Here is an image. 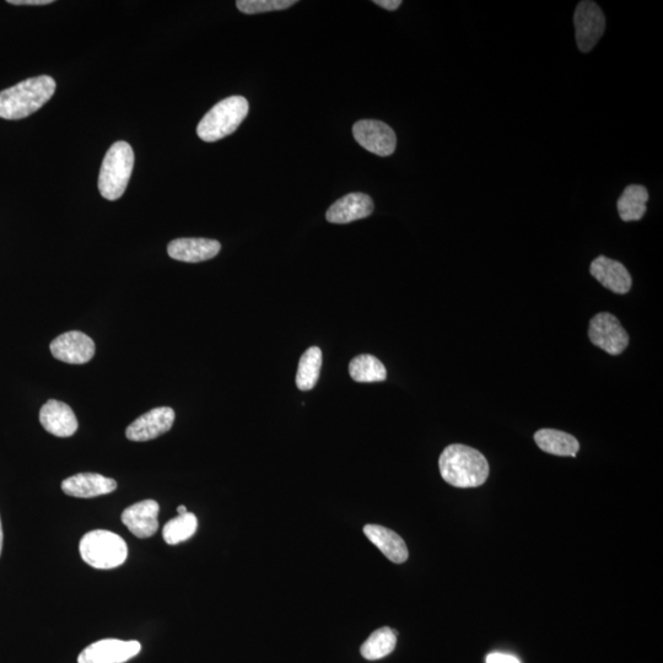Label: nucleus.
<instances>
[{"mask_svg": "<svg viewBox=\"0 0 663 663\" xmlns=\"http://www.w3.org/2000/svg\"><path fill=\"white\" fill-rule=\"evenodd\" d=\"M175 411L170 407L154 408L134 420L126 430L128 440L144 442L159 438L170 431L175 423Z\"/></svg>", "mask_w": 663, "mask_h": 663, "instance_id": "11", "label": "nucleus"}, {"mask_svg": "<svg viewBox=\"0 0 663 663\" xmlns=\"http://www.w3.org/2000/svg\"><path fill=\"white\" fill-rule=\"evenodd\" d=\"M220 250V242L209 239H176L167 246V253L172 260L186 263L212 260Z\"/></svg>", "mask_w": 663, "mask_h": 663, "instance_id": "17", "label": "nucleus"}, {"mask_svg": "<svg viewBox=\"0 0 663 663\" xmlns=\"http://www.w3.org/2000/svg\"><path fill=\"white\" fill-rule=\"evenodd\" d=\"M374 3L376 5H379V7L381 8L390 10V12H393V10L400 8L402 5L401 0H375Z\"/></svg>", "mask_w": 663, "mask_h": 663, "instance_id": "27", "label": "nucleus"}, {"mask_svg": "<svg viewBox=\"0 0 663 663\" xmlns=\"http://www.w3.org/2000/svg\"><path fill=\"white\" fill-rule=\"evenodd\" d=\"M159 510L155 500L140 501L123 511V525L138 538L152 537L159 530Z\"/></svg>", "mask_w": 663, "mask_h": 663, "instance_id": "12", "label": "nucleus"}, {"mask_svg": "<svg viewBox=\"0 0 663 663\" xmlns=\"http://www.w3.org/2000/svg\"><path fill=\"white\" fill-rule=\"evenodd\" d=\"M648 202L649 192L644 186H628L617 202L619 217L623 221H639L643 219Z\"/></svg>", "mask_w": 663, "mask_h": 663, "instance_id": "20", "label": "nucleus"}, {"mask_svg": "<svg viewBox=\"0 0 663 663\" xmlns=\"http://www.w3.org/2000/svg\"><path fill=\"white\" fill-rule=\"evenodd\" d=\"M296 3L295 0H239L236 7L244 14L253 15L288 9Z\"/></svg>", "mask_w": 663, "mask_h": 663, "instance_id": "25", "label": "nucleus"}, {"mask_svg": "<svg viewBox=\"0 0 663 663\" xmlns=\"http://www.w3.org/2000/svg\"><path fill=\"white\" fill-rule=\"evenodd\" d=\"M3 526H2V520H0V554H2V549H3Z\"/></svg>", "mask_w": 663, "mask_h": 663, "instance_id": "29", "label": "nucleus"}, {"mask_svg": "<svg viewBox=\"0 0 663 663\" xmlns=\"http://www.w3.org/2000/svg\"><path fill=\"white\" fill-rule=\"evenodd\" d=\"M134 167V152L127 142H116L106 153L99 176V191L107 201L125 194Z\"/></svg>", "mask_w": 663, "mask_h": 663, "instance_id": "3", "label": "nucleus"}, {"mask_svg": "<svg viewBox=\"0 0 663 663\" xmlns=\"http://www.w3.org/2000/svg\"><path fill=\"white\" fill-rule=\"evenodd\" d=\"M177 511H179V515H185L188 512L186 506L183 505L179 506V509H177Z\"/></svg>", "mask_w": 663, "mask_h": 663, "instance_id": "30", "label": "nucleus"}, {"mask_svg": "<svg viewBox=\"0 0 663 663\" xmlns=\"http://www.w3.org/2000/svg\"><path fill=\"white\" fill-rule=\"evenodd\" d=\"M80 555L95 569H115L126 563L128 548L116 533L96 530L86 533L80 541Z\"/></svg>", "mask_w": 663, "mask_h": 663, "instance_id": "5", "label": "nucleus"}, {"mask_svg": "<svg viewBox=\"0 0 663 663\" xmlns=\"http://www.w3.org/2000/svg\"><path fill=\"white\" fill-rule=\"evenodd\" d=\"M249 101L244 96H231L215 105L197 127L203 142L214 143L233 134L249 113Z\"/></svg>", "mask_w": 663, "mask_h": 663, "instance_id": "4", "label": "nucleus"}, {"mask_svg": "<svg viewBox=\"0 0 663 663\" xmlns=\"http://www.w3.org/2000/svg\"><path fill=\"white\" fill-rule=\"evenodd\" d=\"M322 368V350L311 347L300 358L298 373H296V386L301 391H310L320 379Z\"/></svg>", "mask_w": 663, "mask_h": 663, "instance_id": "23", "label": "nucleus"}, {"mask_svg": "<svg viewBox=\"0 0 663 663\" xmlns=\"http://www.w3.org/2000/svg\"><path fill=\"white\" fill-rule=\"evenodd\" d=\"M487 663H521V662L517 660L515 656L499 654V652H495V654H490L487 656Z\"/></svg>", "mask_w": 663, "mask_h": 663, "instance_id": "26", "label": "nucleus"}, {"mask_svg": "<svg viewBox=\"0 0 663 663\" xmlns=\"http://www.w3.org/2000/svg\"><path fill=\"white\" fill-rule=\"evenodd\" d=\"M56 80L50 75L24 80L0 93V118L23 120L39 111L56 93Z\"/></svg>", "mask_w": 663, "mask_h": 663, "instance_id": "2", "label": "nucleus"}, {"mask_svg": "<svg viewBox=\"0 0 663 663\" xmlns=\"http://www.w3.org/2000/svg\"><path fill=\"white\" fill-rule=\"evenodd\" d=\"M539 449L555 456L575 457L580 450L579 441L573 435L554 429H541L535 434Z\"/></svg>", "mask_w": 663, "mask_h": 663, "instance_id": "19", "label": "nucleus"}, {"mask_svg": "<svg viewBox=\"0 0 663 663\" xmlns=\"http://www.w3.org/2000/svg\"><path fill=\"white\" fill-rule=\"evenodd\" d=\"M51 353L63 363L82 365L94 358L96 347L88 334L70 331L61 334L51 343Z\"/></svg>", "mask_w": 663, "mask_h": 663, "instance_id": "10", "label": "nucleus"}, {"mask_svg": "<svg viewBox=\"0 0 663 663\" xmlns=\"http://www.w3.org/2000/svg\"><path fill=\"white\" fill-rule=\"evenodd\" d=\"M373 212L374 202L368 194L350 193L332 204L326 218L332 224H349L355 220L368 218Z\"/></svg>", "mask_w": 663, "mask_h": 663, "instance_id": "14", "label": "nucleus"}, {"mask_svg": "<svg viewBox=\"0 0 663 663\" xmlns=\"http://www.w3.org/2000/svg\"><path fill=\"white\" fill-rule=\"evenodd\" d=\"M197 527L198 520L196 515L187 512V514L179 515L167 522L164 526L163 537L167 544L176 546V544L186 542L187 539H190L196 533Z\"/></svg>", "mask_w": 663, "mask_h": 663, "instance_id": "24", "label": "nucleus"}, {"mask_svg": "<svg viewBox=\"0 0 663 663\" xmlns=\"http://www.w3.org/2000/svg\"><path fill=\"white\" fill-rule=\"evenodd\" d=\"M365 536L369 541L384 553L392 563L402 564L407 562L408 548L406 542L396 532L379 525H366L364 527Z\"/></svg>", "mask_w": 663, "mask_h": 663, "instance_id": "18", "label": "nucleus"}, {"mask_svg": "<svg viewBox=\"0 0 663 663\" xmlns=\"http://www.w3.org/2000/svg\"><path fill=\"white\" fill-rule=\"evenodd\" d=\"M575 36L579 50L589 53L606 31V18L600 5L590 0L580 2L574 14Z\"/></svg>", "mask_w": 663, "mask_h": 663, "instance_id": "6", "label": "nucleus"}, {"mask_svg": "<svg viewBox=\"0 0 663 663\" xmlns=\"http://www.w3.org/2000/svg\"><path fill=\"white\" fill-rule=\"evenodd\" d=\"M8 3L13 5H48L52 4L53 0H8Z\"/></svg>", "mask_w": 663, "mask_h": 663, "instance_id": "28", "label": "nucleus"}, {"mask_svg": "<svg viewBox=\"0 0 663 663\" xmlns=\"http://www.w3.org/2000/svg\"><path fill=\"white\" fill-rule=\"evenodd\" d=\"M442 479L456 488L481 487L489 477V463L481 452L466 445L447 446L439 458Z\"/></svg>", "mask_w": 663, "mask_h": 663, "instance_id": "1", "label": "nucleus"}, {"mask_svg": "<svg viewBox=\"0 0 663 663\" xmlns=\"http://www.w3.org/2000/svg\"><path fill=\"white\" fill-rule=\"evenodd\" d=\"M116 481L97 473H79L64 479L62 490L69 497L90 499L115 492Z\"/></svg>", "mask_w": 663, "mask_h": 663, "instance_id": "15", "label": "nucleus"}, {"mask_svg": "<svg viewBox=\"0 0 663 663\" xmlns=\"http://www.w3.org/2000/svg\"><path fill=\"white\" fill-rule=\"evenodd\" d=\"M591 276L596 278L603 287L614 294H627L632 289V277L621 262L611 258L597 257L590 267Z\"/></svg>", "mask_w": 663, "mask_h": 663, "instance_id": "16", "label": "nucleus"}, {"mask_svg": "<svg viewBox=\"0 0 663 663\" xmlns=\"http://www.w3.org/2000/svg\"><path fill=\"white\" fill-rule=\"evenodd\" d=\"M40 422L48 433L58 438H69L77 433L78 420L67 403L48 401L40 411Z\"/></svg>", "mask_w": 663, "mask_h": 663, "instance_id": "13", "label": "nucleus"}, {"mask_svg": "<svg viewBox=\"0 0 663 663\" xmlns=\"http://www.w3.org/2000/svg\"><path fill=\"white\" fill-rule=\"evenodd\" d=\"M589 337L592 344L611 355L622 354L629 346L627 331L618 318L608 312H601L592 318Z\"/></svg>", "mask_w": 663, "mask_h": 663, "instance_id": "7", "label": "nucleus"}, {"mask_svg": "<svg viewBox=\"0 0 663 663\" xmlns=\"http://www.w3.org/2000/svg\"><path fill=\"white\" fill-rule=\"evenodd\" d=\"M355 140L368 152L379 156L395 153L397 137L395 131L381 121L364 120L353 127Z\"/></svg>", "mask_w": 663, "mask_h": 663, "instance_id": "8", "label": "nucleus"}, {"mask_svg": "<svg viewBox=\"0 0 663 663\" xmlns=\"http://www.w3.org/2000/svg\"><path fill=\"white\" fill-rule=\"evenodd\" d=\"M349 374L354 381L361 382V384L382 382L387 377L385 365L374 357V355L370 354L358 355V357L350 361Z\"/></svg>", "mask_w": 663, "mask_h": 663, "instance_id": "22", "label": "nucleus"}, {"mask_svg": "<svg viewBox=\"0 0 663 663\" xmlns=\"http://www.w3.org/2000/svg\"><path fill=\"white\" fill-rule=\"evenodd\" d=\"M397 633L384 627L375 630L360 648V654L368 661H377L392 654L396 649Z\"/></svg>", "mask_w": 663, "mask_h": 663, "instance_id": "21", "label": "nucleus"}, {"mask_svg": "<svg viewBox=\"0 0 663 663\" xmlns=\"http://www.w3.org/2000/svg\"><path fill=\"white\" fill-rule=\"evenodd\" d=\"M140 650L142 645L139 641L105 639L84 649L78 663H125L136 657Z\"/></svg>", "mask_w": 663, "mask_h": 663, "instance_id": "9", "label": "nucleus"}]
</instances>
